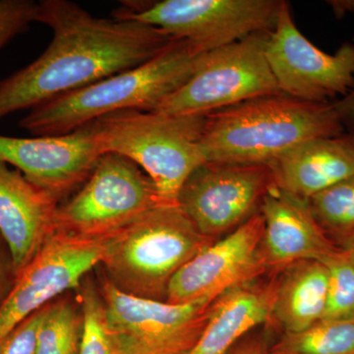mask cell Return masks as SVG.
<instances>
[{"mask_svg":"<svg viewBox=\"0 0 354 354\" xmlns=\"http://www.w3.org/2000/svg\"><path fill=\"white\" fill-rule=\"evenodd\" d=\"M38 2L32 0H0V50L18 35L37 23Z\"/></svg>","mask_w":354,"mask_h":354,"instance_id":"d4e9b609","label":"cell"},{"mask_svg":"<svg viewBox=\"0 0 354 354\" xmlns=\"http://www.w3.org/2000/svg\"><path fill=\"white\" fill-rule=\"evenodd\" d=\"M106 236L99 239L55 232L38 255L16 277L0 304V344L32 314L66 291L80 288L101 264Z\"/></svg>","mask_w":354,"mask_h":354,"instance_id":"7c38bea8","label":"cell"},{"mask_svg":"<svg viewBox=\"0 0 354 354\" xmlns=\"http://www.w3.org/2000/svg\"><path fill=\"white\" fill-rule=\"evenodd\" d=\"M281 272L235 286L211 304L208 323L188 354H225L251 330L271 322Z\"/></svg>","mask_w":354,"mask_h":354,"instance_id":"ac0fdd59","label":"cell"},{"mask_svg":"<svg viewBox=\"0 0 354 354\" xmlns=\"http://www.w3.org/2000/svg\"><path fill=\"white\" fill-rule=\"evenodd\" d=\"M281 4V0H131L123 1L113 17L153 26L209 53L253 35L269 34Z\"/></svg>","mask_w":354,"mask_h":354,"instance_id":"8992f818","label":"cell"},{"mask_svg":"<svg viewBox=\"0 0 354 354\" xmlns=\"http://www.w3.org/2000/svg\"><path fill=\"white\" fill-rule=\"evenodd\" d=\"M82 311L67 298L48 305L37 339L35 354H79Z\"/></svg>","mask_w":354,"mask_h":354,"instance_id":"44dd1931","label":"cell"},{"mask_svg":"<svg viewBox=\"0 0 354 354\" xmlns=\"http://www.w3.org/2000/svg\"><path fill=\"white\" fill-rule=\"evenodd\" d=\"M206 53L190 41L174 39L134 68L30 109L20 127L32 136H55L118 111H153L189 80Z\"/></svg>","mask_w":354,"mask_h":354,"instance_id":"7a4b0ae2","label":"cell"},{"mask_svg":"<svg viewBox=\"0 0 354 354\" xmlns=\"http://www.w3.org/2000/svg\"><path fill=\"white\" fill-rule=\"evenodd\" d=\"M0 239H2L1 236ZM15 279L10 256L7 257L0 245V304L3 302L9 291L12 288Z\"/></svg>","mask_w":354,"mask_h":354,"instance_id":"4316f807","label":"cell"},{"mask_svg":"<svg viewBox=\"0 0 354 354\" xmlns=\"http://www.w3.org/2000/svg\"><path fill=\"white\" fill-rule=\"evenodd\" d=\"M102 155L90 124L55 136L0 135V162L22 172L59 202L85 183Z\"/></svg>","mask_w":354,"mask_h":354,"instance_id":"5bb4252c","label":"cell"},{"mask_svg":"<svg viewBox=\"0 0 354 354\" xmlns=\"http://www.w3.org/2000/svg\"><path fill=\"white\" fill-rule=\"evenodd\" d=\"M271 354H354V321L321 320L298 333H283Z\"/></svg>","mask_w":354,"mask_h":354,"instance_id":"ffe728a7","label":"cell"},{"mask_svg":"<svg viewBox=\"0 0 354 354\" xmlns=\"http://www.w3.org/2000/svg\"><path fill=\"white\" fill-rule=\"evenodd\" d=\"M80 288L83 330L79 354H120L101 290L90 281Z\"/></svg>","mask_w":354,"mask_h":354,"instance_id":"603a6c76","label":"cell"},{"mask_svg":"<svg viewBox=\"0 0 354 354\" xmlns=\"http://www.w3.org/2000/svg\"><path fill=\"white\" fill-rule=\"evenodd\" d=\"M334 104L286 95L257 97L207 115L206 162L269 165L308 140L344 134Z\"/></svg>","mask_w":354,"mask_h":354,"instance_id":"3957f363","label":"cell"},{"mask_svg":"<svg viewBox=\"0 0 354 354\" xmlns=\"http://www.w3.org/2000/svg\"><path fill=\"white\" fill-rule=\"evenodd\" d=\"M263 234L264 218L259 212L181 268L169 283L165 302L212 304L235 286L268 274L261 253Z\"/></svg>","mask_w":354,"mask_h":354,"instance_id":"4fadbf2b","label":"cell"},{"mask_svg":"<svg viewBox=\"0 0 354 354\" xmlns=\"http://www.w3.org/2000/svg\"><path fill=\"white\" fill-rule=\"evenodd\" d=\"M324 265L329 271V286L322 320L354 321V265L342 252Z\"/></svg>","mask_w":354,"mask_h":354,"instance_id":"cb8c5ba5","label":"cell"},{"mask_svg":"<svg viewBox=\"0 0 354 354\" xmlns=\"http://www.w3.org/2000/svg\"><path fill=\"white\" fill-rule=\"evenodd\" d=\"M53 39L36 60L0 81V120L148 62L174 41L153 26L95 17L68 0L38 2Z\"/></svg>","mask_w":354,"mask_h":354,"instance_id":"6da1fadb","label":"cell"},{"mask_svg":"<svg viewBox=\"0 0 354 354\" xmlns=\"http://www.w3.org/2000/svg\"><path fill=\"white\" fill-rule=\"evenodd\" d=\"M267 35L207 53L189 80L153 111L207 116L257 97L283 95L266 58Z\"/></svg>","mask_w":354,"mask_h":354,"instance_id":"ba28073f","label":"cell"},{"mask_svg":"<svg viewBox=\"0 0 354 354\" xmlns=\"http://www.w3.org/2000/svg\"><path fill=\"white\" fill-rule=\"evenodd\" d=\"M264 218L261 253L268 271L281 272L300 261L326 263L341 255L312 213L308 200L274 186L263 199Z\"/></svg>","mask_w":354,"mask_h":354,"instance_id":"9a60e30c","label":"cell"},{"mask_svg":"<svg viewBox=\"0 0 354 354\" xmlns=\"http://www.w3.org/2000/svg\"><path fill=\"white\" fill-rule=\"evenodd\" d=\"M274 186L268 165L205 162L184 183L177 205L202 234L218 241L259 213Z\"/></svg>","mask_w":354,"mask_h":354,"instance_id":"9c48e42d","label":"cell"},{"mask_svg":"<svg viewBox=\"0 0 354 354\" xmlns=\"http://www.w3.org/2000/svg\"><path fill=\"white\" fill-rule=\"evenodd\" d=\"M215 241L202 234L178 205H158L106 236L101 264L118 290L165 302L179 270Z\"/></svg>","mask_w":354,"mask_h":354,"instance_id":"277c9868","label":"cell"},{"mask_svg":"<svg viewBox=\"0 0 354 354\" xmlns=\"http://www.w3.org/2000/svg\"><path fill=\"white\" fill-rule=\"evenodd\" d=\"M329 271L323 263L300 261L279 274L271 322L283 333H298L322 320L327 304Z\"/></svg>","mask_w":354,"mask_h":354,"instance_id":"d6986e66","label":"cell"},{"mask_svg":"<svg viewBox=\"0 0 354 354\" xmlns=\"http://www.w3.org/2000/svg\"><path fill=\"white\" fill-rule=\"evenodd\" d=\"M267 344L260 337H244L225 354H271Z\"/></svg>","mask_w":354,"mask_h":354,"instance_id":"83f0119b","label":"cell"},{"mask_svg":"<svg viewBox=\"0 0 354 354\" xmlns=\"http://www.w3.org/2000/svg\"><path fill=\"white\" fill-rule=\"evenodd\" d=\"M329 3L335 12L339 15L346 12L354 13V0H335V1H330ZM353 46H354V41Z\"/></svg>","mask_w":354,"mask_h":354,"instance_id":"4dcf8cb0","label":"cell"},{"mask_svg":"<svg viewBox=\"0 0 354 354\" xmlns=\"http://www.w3.org/2000/svg\"><path fill=\"white\" fill-rule=\"evenodd\" d=\"M265 55L283 95L310 102L346 95L354 86V46L335 55L317 48L298 30L288 2L283 1L274 30L266 37Z\"/></svg>","mask_w":354,"mask_h":354,"instance_id":"8fae6325","label":"cell"},{"mask_svg":"<svg viewBox=\"0 0 354 354\" xmlns=\"http://www.w3.org/2000/svg\"><path fill=\"white\" fill-rule=\"evenodd\" d=\"M334 106L344 127L348 124L354 129V86Z\"/></svg>","mask_w":354,"mask_h":354,"instance_id":"f1b7e54d","label":"cell"},{"mask_svg":"<svg viewBox=\"0 0 354 354\" xmlns=\"http://www.w3.org/2000/svg\"><path fill=\"white\" fill-rule=\"evenodd\" d=\"M308 201L319 225L335 243L354 234V176Z\"/></svg>","mask_w":354,"mask_h":354,"instance_id":"7402d4cb","label":"cell"},{"mask_svg":"<svg viewBox=\"0 0 354 354\" xmlns=\"http://www.w3.org/2000/svg\"><path fill=\"white\" fill-rule=\"evenodd\" d=\"M100 290L120 354H188L208 323L212 304H171L133 297L106 279Z\"/></svg>","mask_w":354,"mask_h":354,"instance_id":"30bf717a","label":"cell"},{"mask_svg":"<svg viewBox=\"0 0 354 354\" xmlns=\"http://www.w3.org/2000/svg\"><path fill=\"white\" fill-rule=\"evenodd\" d=\"M160 204L145 172L118 153H104L75 195L58 207L55 232L99 239Z\"/></svg>","mask_w":354,"mask_h":354,"instance_id":"52a82bcc","label":"cell"},{"mask_svg":"<svg viewBox=\"0 0 354 354\" xmlns=\"http://www.w3.org/2000/svg\"><path fill=\"white\" fill-rule=\"evenodd\" d=\"M268 165L277 187L309 200L354 176V135L308 140Z\"/></svg>","mask_w":354,"mask_h":354,"instance_id":"e0dca14e","label":"cell"},{"mask_svg":"<svg viewBox=\"0 0 354 354\" xmlns=\"http://www.w3.org/2000/svg\"><path fill=\"white\" fill-rule=\"evenodd\" d=\"M346 259L354 265V234L337 243Z\"/></svg>","mask_w":354,"mask_h":354,"instance_id":"f546056e","label":"cell"},{"mask_svg":"<svg viewBox=\"0 0 354 354\" xmlns=\"http://www.w3.org/2000/svg\"><path fill=\"white\" fill-rule=\"evenodd\" d=\"M48 305L20 324L0 344V354H35L41 324Z\"/></svg>","mask_w":354,"mask_h":354,"instance_id":"484cf974","label":"cell"},{"mask_svg":"<svg viewBox=\"0 0 354 354\" xmlns=\"http://www.w3.org/2000/svg\"><path fill=\"white\" fill-rule=\"evenodd\" d=\"M206 120L205 115L123 111L88 124L102 153L132 160L150 177L160 204L177 205L188 177L206 162L201 146Z\"/></svg>","mask_w":354,"mask_h":354,"instance_id":"5b68a950","label":"cell"},{"mask_svg":"<svg viewBox=\"0 0 354 354\" xmlns=\"http://www.w3.org/2000/svg\"><path fill=\"white\" fill-rule=\"evenodd\" d=\"M60 202L0 162V236L17 277L38 255L51 235Z\"/></svg>","mask_w":354,"mask_h":354,"instance_id":"2e32d148","label":"cell"}]
</instances>
